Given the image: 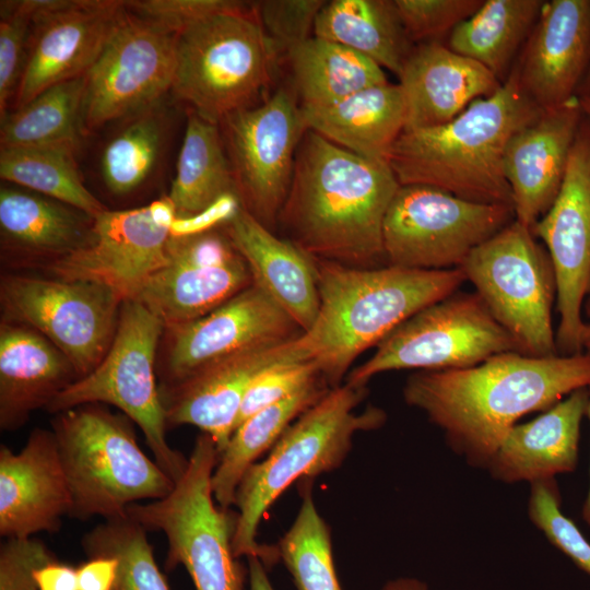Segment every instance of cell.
Listing matches in <instances>:
<instances>
[{"label":"cell","mask_w":590,"mask_h":590,"mask_svg":"<svg viewBox=\"0 0 590 590\" xmlns=\"http://www.w3.org/2000/svg\"><path fill=\"white\" fill-rule=\"evenodd\" d=\"M23 590H36V587L35 586H32V587H28V588H25Z\"/></svg>","instance_id":"obj_56"},{"label":"cell","mask_w":590,"mask_h":590,"mask_svg":"<svg viewBox=\"0 0 590 590\" xmlns=\"http://www.w3.org/2000/svg\"><path fill=\"white\" fill-rule=\"evenodd\" d=\"M296 339L236 353L175 385L164 386L160 391L167 426L200 428L213 438L220 455L229 441L243 400L253 380L279 363L305 361Z\"/></svg>","instance_id":"obj_21"},{"label":"cell","mask_w":590,"mask_h":590,"mask_svg":"<svg viewBox=\"0 0 590 590\" xmlns=\"http://www.w3.org/2000/svg\"><path fill=\"white\" fill-rule=\"evenodd\" d=\"M580 105L583 111V115L590 120V96L578 97ZM586 315L590 318V296L587 298L585 304Z\"/></svg>","instance_id":"obj_53"},{"label":"cell","mask_w":590,"mask_h":590,"mask_svg":"<svg viewBox=\"0 0 590 590\" xmlns=\"http://www.w3.org/2000/svg\"><path fill=\"white\" fill-rule=\"evenodd\" d=\"M589 404V387L580 388L536 418L516 424L486 469L505 483L530 484L573 472L578 464L580 426Z\"/></svg>","instance_id":"obj_26"},{"label":"cell","mask_w":590,"mask_h":590,"mask_svg":"<svg viewBox=\"0 0 590 590\" xmlns=\"http://www.w3.org/2000/svg\"><path fill=\"white\" fill-rule=\"evenodd\" d=\"M251 284L249 268L224 226H211L172 235L165 262L137 299L169 329L205 316Z\"/></svg>","instance_id":"obj_18"},{"label":"cell","mask_w":590,"mask_h":590,"mask_svg":"<svg viewBox=\"0 0 590 590\" xmlns=\"http://www.w3.org/2000/svg\"><path fill=\"white\" fill-rule=\"evenodd\" d=\"M54 560L57 559L40 540L7 539L0 551V590L35 586L34 571Z\"/></svg>","instance_id":"obj_47"},{"label":"cell","mask_w":590,"mask_h":590,"mask_svg":"<svg viewBox=\"0 0 590 590\" xmlns=\"http://www.w3.org/2000/svg\"><path fill=\"white\" fill-rule=\"evenodd\" d=\"M590 386V356L534 357L503 353L463 369L418 370L403 388L405 402L423 411L451 447L486 468L523 415L546 411Z\"/></svg>","instance_id":"obj_1"},{"label":"cell","mask_w":590,"mask_h":590,"mask_svg":"<svg viewBox=\"0 0 590 590\" xmlns=\"http://www.w3.org/2000/svg\"><path fill=\"white\" fill-rule=\"evenodd\" d=\"M459 268L522 354L559 355L552 326L555 271L531 227L515 219L476 247Z\"/></svg>","instance_id":"obj_10"},{"label":"cell","mask_w":590,"mask_h":590,"mask_svg":"<svg viewBox=\"0 0 590 590\" xmlns=\"http://www.w3.org/2000/svg\"><path fill=\"white\" fill-rule=\"evenodd\" d=\"M52 421L67 476L70 517L105 520L123 517L142 500L166 497L175 482L140 448L131 420L90 403Z\"/></svg>","instance_id":"obj_6"},{"label":"cell","mask_w":590,"mask_h":590,"mask_svg":"<svg viewBox=\"0 0 590 590\" xmlns=\"http://www.w3.org/2000/svg\"><path fill=\"white\" fill-rule=\"evenodd\" d=\"M399 187L387 162L307 130L278 225L315 259L355 268L387 266L382 225Z\"/></svg>","instance_id":"obj_2"},{"label":"cell","mask_w":590,"mask_h":590,"mask_svg":"<svg viewBox=\"0 0 590 590\" xmlns=\"http://www.w3.org/2000/svg\"><path fill=\"white\" fill-rule=\"evenodd\" d=\"M244 5L245 2L232 0L126 1V8L130 12L175 35L208 16Z\"/></svg>","instance_id":"obj_46"},{"label":"cell","mask_w":590,"mask_h":590,"mask_svg":"<svg viewBox=\"0 0 590 590\" xmlns=\"http://www.w3.org/2000/svg\"><path fill=\"white\" fill-rule=\"evenodd\" d=\"M587 417L590 422V386H589V404H588V410H587ZM581 515H582L583 521L590 527V485H589L587 497L582 506Z\"/></svg>","instance_id":"obj_52"},{"label":"cell","mask_w":590,"mask_h":590,"mask_svg":"<svg viewBox=\"0 0 590 590\" xmlns=\"http://www.w3.org/2000/svg\"><path fill=\"white\" fill-rule=\"evenodd\" d=\"M365 393V387L346 382L331 388L287 427L262 461L249 467L234 502L237 514L232 544L236 558L256 555L266 567L280 558L278 546L261 545L256 540L262 517L296 481L339 468L355 433L384 424L386 415L380 409L355 412Z\"/></svg>","instance_id":"obj_5"},{"label":"cell","mask_w":590,"mask_h":590,"mask_svg":"<svg viewBox=\"0 0 590 590\" xmlns=\"http://www.w3.org/2000/svg\"><path fill=\"white\" fill-rule=\"evenodd\" d=\"M542 111L521 88L515 64L495 93L449 122L403 130L387 162L400 186L425 185L469 201L512 206L505 150L512 134Z\"/></svg>","instance_id":"obj_4"},{"label":"cell","mask_w":590,"mask_h":590,"mask_svg":"<svg viewBox=\"0 0 590 590\" xmlns=\"http://www.w3.org/2000/svg\"><path fill=\"white\" fill-rule=\"evenodd\" d=\"M532 232L546 248L555 271V333L559 355L582 353L585 299L590 296V120L583 115L559 192Z\"/></svg>","instance_id":"obj_17"},{"label":"cell","mask_w":590,"mask_h":590,"mask_svg":"<svg viewBox=\"0 0 590 590\" xmlns=\"http://www.w3.org/2000/svg\"><path fill=\"white\" fill-rule=\"evenodd\" d=\"M79 590H114L118 560L111 556H96L76 568Z\"/></svg>","instance_id":"obj_48"},{"label":"cell","mask_w":590,"mask_h":590,"mask_svg":"<svg viewBox=\"0 0 590 590\" xmlns=\"http://www.w3.org/2000/svg\"><path fill=\"white\" fill-rule=\"evenodd\" d=\"M71 495L52 430L35 428L24 447L0 448V534L7 539L56 532Z\"/></svg>","instance_id":"obj_24"},{"label":"cell","mask_w":590,"mask_h":590,"mask_svg":"<svg viewBox=\"0 0 590 590\" xmlns=\"http://www.w3.org/2000/svg\"><path fill=\"white\" fill-rule=\"evenodd\" d=\"M88 557L118 560L114 590H169L146 535V529L128 514L105 520L82 539Z\"/></svg>","instance_id":"obj_39"},{"label":"cell","mask_w":590,"mask_h":590,"mask_svg":"<svg viewBox=\"0 0 590 590\" xmlns=\"http://www.w3.org/2000/svg\"><path fill=\"white\" fill-rule=\"evenodd\" d=\"M483 0H394L403 27L414 44L437 40L469 19Z\"/></svg>","instance_id":"obj_42"},{"label":"cell","mask_w":590,"mask_h":590,"mask_svg":"<svg viewBox=\"0 0 590 590\" xmlns=\"http://www.w3.org/2000/svg\"><path fill=\"white\" fill-rule=\"evenodd\" d=\"M582 118L576 96L543 110L508 141L504 175L511 190L515 217L526 226L532 228L556 199Z\"/></svg>","instance_id":"obj_23"},{"label":"cell","mask_w":590,"mask_h":590,"mask_svg":"<svg viewBox=\"0 0 590 590\" xmlns=\"http://www.w3.org/2000/svg\"><path fill=\"white\" fill-rule=\"evenodd\" d=\"M382 590H428V587L418 579L401 577L388 581Z\"/></svg>","instance_id":"obj_51"},{"label":"cell","mask_w":590,"mask_h":590,"mask_svg":"<svg viewBox=\"0 0 590 590\" xmlns=\"http://www.w3.org/2000/svg\"><path fill=\"white\" fill-rule=\"evenodd\" d=\"M278 551L297 590H342L334 568L330 530L309 491L304 493L298 514Z\"/></svg>","instance_id":"obj_40"},{"label":"cell","mask_w":590,"mask_h":590,"mask_svg":"<svg viewBox=\"0 0 590 590\" xmlns=\"http://www.w3.org/2000/svg\"><path fill=\"white\" fill-rule=\"evenodd\" d=\"M84 95L85 75L46 88L1 119L0 146L79 143Z\"/></svg>","instance_id":"obj_37"},{"label":"cell","mask_w":590,"mask_h":590,"mask_svg":"<svg viewBox=\"0 0 590 590\" xmlns=\"http://www.w3.org/2000/svg\"><path fill=\"white\" fill-rule=\"evenodd\" d=\"M176 35L125 11L85 74L83 129L130 117L172 91Z\"/></svg>","instance_id":"obj_15"},{"label":"cell","mask_w":590,"mask_h":590,"mask_svg":"<svg viewBox=\"0 0 590 590\" xmlns=\"http://www.w3.org/2000/svg\"><path fill=\"white\" fill-rule=\"evenodd\" d=\"M331 388L322 376L285 399L263 408L233 432L220 452L212 476V491L219 506L234 505L237 486L246 471L270 450L287 427L317 403Z\"/></svg>","instance_id":"obj_34"},{"label":"cell","mask_w":590,"mask_h":590,"mask_svg":"<svg viewBox=\"0 0 590 590\" xmlns=\"http://www.w3.org/2000/svg\"><path fill=\"white\" fill-rule=\"evenodd\" d=\"M32 19L13 109L46 88L86 74L104 48L126 1L20 0Z\"/></svg>","instance_id":"obj_19"},{"label":"cell","mask_w":590,"mask_h":590,"mask_svg":"<svg viewBox=\"0 0 590 590\" xmlns=\"http://www.w3.org/2000/svg\"><path fill=\"white\" fill-rule=\"evenodd\" d=\"M165 331V386L236 353L288 342L303 333L253 283L205 316Z\"/></svg>","instance_id":"obj_20"},{"label":"cell","mask_w":590,"mask_h":590,"mask_svg":"<svg viewBox=\"0 0 590 590\" xmlns=\"http://www.w3.org/2000/svg\"><path fill=\"white\" fill-rule=\"evenodd\" d=\"M33 577L36 590H79L76 568L58 560L37 568Z\"/></svg>","instance_id":"obj_49"},{"label":"cell","mask_w":590,"mask_h":590,"mask_svg":"<svg viewBox=\"0 0 590 590\" xmlns=\"http://www.w3.org/2000/svg\"><path fill=\"white\" fill-rule=\"evenodd\" d=\"M515 219L510 205L469 201L425 185L400 186L382 225L386 264L427 271L459 268Z\"/></svg>","instance_id":"obj_12"},{"label":"cell","mask_w":590,"mask_h":590,"mask_svg":"<svg viewBox=\"0 0 590 590\" xmlns=\"http://www.w3.org/2000/svg\"><path fill=\"white\" fill-rule=\"evenodd\" d=\"M530 485L528 503L530 520L550 543L590 576V542L575 522L563 514L555 479L538 481Z\"/></svg>","instance_id":"obj_41"},{"label":"cell","mask_w":590,"mask_h":590,"mask_svg":"<svg viewBox=\"0 0 590 590\" xmlns=\"http://www.w3.org/2000/svg\"><path fill=\"white\" fill-rule=\"evenodd\" d=\"M543 0H483L449 35L448 47L488 69L503 83L541 13Z\"/></svg>","instance_id":"obj_35"},{"label":"cell","mask_w":590,"mask_h":590,"mask_svg":"<svg viewBox=\"0 0 590 590\" xmlns=\"http://www.w3.org/2000/svg\"><path fill=\"white\" fill-rule=\"evenodd\" d=\"M93 219L58 200L25 188L1 186L0 232L2 249L42 264L82 247Z\"/></svg>","instance_id":"obj_30"},{"label":"cell","mask_w":590,"mask_h":590,"mask_svg":"<svg viewBox=\"0 0 590 590\" xmlns=\"http://www.w3.org/2000/svg\"><path fill=\"white\" fill-rule=\"evenodd\" d=\"M267 36L281 55L314 36L316 17L323 0H264L255 2Z\"/></svg>","instance_id":"obj_43"},{"label":"cell","mask_w":590,"mask_h":590,"mask_svg":"<svg viewBox=\"0 0 590 590\" xmlns=\"http://www.w3.org/2000/svg\"><path fill=\"white\" fill-rule=\"evenodd\" d=\"M321 376L312 362L294 359L279 363L262 371L243 400L234 430L252 414L296 392Z\"/></svg>","instance_id":"obj_45"},{"label":"cell","mask_w":590,"mask_h":590,"mask_svg":"<svg viewBox=\"0 0 590 590\" xmlns=\"http://www.w3.org/2000/svg\"><path fill=\"white\" fill-rule=\"evenodd\" d=\"M219 450L211 436L196 439L182 474L164 498L134 504L127 514L146 530L162 531L167 567L182 565L196 590H244L245 570L233 552L236 514L216 503L212 476Z\"/></svg>","instance_id":"obj_8"},{"label":"cell","mask_w":590,"mask_h":590,"mask_svg":"<svg viewBox=\"0 0 590 590\" xmlns=\"http://www.w3.org/2000/svg\"><path fill=\"white\" fill-rule=\"evenodd\" d=\"M515 64L521 88L542 110L576 97L590 66V0L544 1Z\"/></svg>","instance_id":"obj_22"},{"label":"cell","mask_w":590,"mask_h":590,"mask_svg":"<svg viewBox=\"0 0 590 590\" xmlns=\"http://www.w3.org/2000/svg\"><path fill=\"white\" fill-rule=\"evenodd\" d=\"M398 78L405 102L404 130L447 123L503 84L484 66L438 40L415 45Z\"/></svg>","instance_id":"obj_25"},{"label":"cell","mask_w":590,"mask_h":590,"mask_svg":"<svg viewBox=\"0 0 590 590\" xmlns=\"http://www.w3.org/2000/svg\"><path fill=\"white\" fill-rule=\"evenodd\" d=\"M576 96L577 97H586V96H590V66L587 70V73L586 75L583 76L578 90H577V93H576Z\"/></svg>","instance_id":"obj_54"},{"label":"cell","mask_w":590,"mask_h":590,"mask_svg":"<svg viewBox=\"0 0 590 590\" xmlns=\"http://www.w3.org/2000/svg\"><path fill=\"white\" fill-rule=\"evenodd\" d=\"M175 217L168 197L135 209H106L93 219L82 247L42 267L55 278L106 286L122 303L137 299L165 262Z\"/></svg>","instance_id":"obj_16"},{"label":"cell","mask_w":590,"mask_h":590,"mask_svg":"<svg viewBox=\"0 0 590 590\" xmlns=\"http://www.w3.org/2000/svg\"><path fill=\"white\" fill-rule=\"evenodd\" d=\"M280 56L255 4L220 12L176 35L172 92L189 110L219 125L261 102Z\"/></svg>","instance_id":"obj_7"},{"label":"cell","mask_w":590,"mask_h":590,"mask_svg":"<svg viewBox=\"0 0 590 590\" xmlns=\"http://www.w3.org/2000/svg\"><path fill=\"white\" fill-rule=\"evenodd\" d=\"M167 197L176 217L182 220L202 215L227 201H238L220 126L192 110L188 111L176 174Z\"/></svg>","instance_id":"obj_31"},{"label":"cell","mask_w":590,"mask_h":590,"mask_svg":"<svg viewBox=\"0 0 590 590\" xmlns=\"http://www.w3.org/2000/svg\"><path fill=\"white\" fill-rule=\"evenodd\" d=\"M0 117L16 93L26 57L32 19L17 1L0 4Z\"/></svg>","instance_id":"obj_44"},{"label":"cell","mask_w":590,"mask_h":590,"mask_svg":"<svg viewBox=\"0 0 590 590\" xmlns=\"http://www.w3.org/2000/svg\"><path fill=\"white\" fill-rule=\"evenodd\" d=\"M249 590H274L267 575L263 562L256 555L247 557Z\"/></svg>","instance_id":"obj_50"},{"label":"cell","mask_w":590,"mask_h":590,"mask_svg":"<svg viewBox=\"0 0 590 590\" xmlns=\"http://www.w3.org/2000/svg\"><path fill=\"white\" fill-rule=\"evenodd\" d=\"M314 36L349 47L400 74L414 48L394 0H332L320 9Z\"/></svg>","instance_id":"obj_32"},{"label":"cell","mask_w":590,"mask_h":590,"mask_svg":"<svg viewBox=\"0 0 590 590\" xmlns=\"http://www.w3.org/2000/svg\"><path fill=\"white\" fill-rule=\"evenodd\" d=\"M582 352L590 356V321L585 324L582 333Z\"/></svg>","instance_id":"obj_55"},{"label":"cell","mask_w":590,"mask_h":590,"mask_svg":"<svg viewBox=\"0 0 590 590\" xmlns=\"http://www.w3.org/2000/svg\"><path fill=\"white\" fill-rule=\"evenodd\" d=\"M315 269L319 310L296 345L330 388L340 386L361 353L377 346L408 318L456 293L467 281L460 268H355L315 259Z\"/></svg>","instance_id":"obj_3"},{"label":"cell","mask_w":590,"mask_h":590,"mask_svg":"<svg viewBox=\"0 0 590 590\" xmlns=\"http://www.w3.org/2000/svg\"><path fill=\"white\" fill-rule=\"evenodd\" d=\"M163 321L138 299L121 304L114 340L99 364L46 408L59 413L90 403L111 404L143 433L154 460L175 482L188 459L166 440V417L155 377Z\"/></svg>","instance_id":"obj_9"},{"label":"cell","mask_w":590,"mask_h":590,"mask_svg":"<svg viewBox=\"0 0 590 590\" xmlns=\"http://www.w3.org/2000/svg\"><path fill=\"white\" fill-rule=\"evenodd\" d=\"M292 91L303 106H326L364 88L388 83L385 71L364 55L311 36L284 56Z\"/></svg>","instance_id":"obj_33"},{"label":"cell","mask_w":590,"mask_h":590,"mask_svg":"<svg viewBox=\"0 0 590 590\" xmlns=\"http://www.w3.org/2000/svg\"><path fill=\"white\" fill-rule=\"evenodd\" d=\"M79 143L0 146V177L75 208L92 217L106 210L83 184L75 160Z\"/></svg>","instance_id":"obj_36"},{"label":"cell","mask_w":590,"mask_h":590,"mask_svg":"<svg viewBox=\"0 0 590 590\" xmlns=\"http://www.w3.org/2000/svg\"><path fill=\"white\" fill-rule=\"evenodd\" d=\"M300 110L308 130L359 156L384 162L406 119L402 90L389 82L330 105H300Z\"/></svg>","instance_id":"obj_29"},{"label":"cell","mask_w":590,"mask_h":590,"mask_svg":"<svg viewBox=\"0 0 590 590\" xmlns=\"http://www.w3.org/2000/svg\"><path fill=\"white\" fill-rule=\"evenodd\" d=\"M240 206L274 232L287 197L296 152L308 130L294 92L279 87L220 122Z\"/></svg>","instance_id":"obj_13"},{"label":"cell","mask_w":590,"mask_h":590,"mask_svg":"<svg viewBox=\"0 0 590 590\" xmlns=\"http://www.w3.org/2000/svg\"><path fill=\"white\" fill-rule=\"evenodd\" d=\"M0 302L3 319L44 335L70 359L80 378L109 350L122 304L94 282L27 275L3 276Z\"/></svg>","instance_id":"obj_14"},{"label":"cell","mask_w":590,"mask_h":590,"mask_svg":"<svg viewBox=\"0 0 590 590\" xmlns=\"http://www.w3.org/2000/svg\"><path fill=\"white\" fill-rule=\"evenodd\" d=\"M511 352L521 350L479 295L456 292L393 329L374 355L350 373L346 384L366 387L374 376L389 370L463 369Z\"/></svg>","instance_id":"obj_11"},{"label":"cell","mask_w":590,"mask_h":590,"mask_svg":"<svg viewBox=\"0 0 590 590\" xmlns=\"http://www.w3.org/2000/svg\"><path fill=\"white\" fill-rule=\"evenodd\" d=\"M161 103L134 114L110 138L101 156V175L114 194L142 187L156 169L167 140V118Z\"/></svg>","instance_id":"obj_38"},{"label":"cell","mask_w":590,"mask_h":590,"mask_svg":"<svg viewBox=\"0 0 590 590\" xmlns=\"http://www.w3.org/2000/svg\"><path fill=\"white\" fill-rule=\"evenodd\" d=\"M245 259L252 283L264 291L303 332L315 322L319 293L315 259L262 225L241 206L223 223Z\"/></svg>","instance_id":"obj_27"},{"label":"cell","mask_w":590,"mask_h":590,"mask_svg":"<svg viewBox=\"0 0 590 590\" xmlns=\"http://www.w3.org/2000/svg\"><path fill=\"white\" fill-rule=\"evenodd\" d=\"M80 379L70 359L36 330L0 324V427L13 430Z\"/></svg>","instance_id":"obj_28"}]
</instances>
